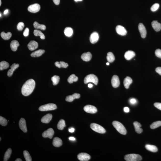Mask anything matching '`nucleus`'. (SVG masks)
I'll use <instances>...</instances> for the list:
<instances>
[{"mask_svg": "<svg viewBox=\"0 0 161 161\" xmlns=\"http://www.w3.org/2000/svg\"><path fill=\"white\" fill-rule=\"evenodd\" d=\"M35 86V82L34 80L31 79L27 80L22 86V94L25 96L30 95L34 91Z\"/></svg>", "mask_w": 161, "mask_h": 161, "instance_id": "nucleus-1", "label": "nucleus"}, {"mask_svg": "<svg viewBox=\"0 0 161 161\" xmlns=\"http://www.w3.org/2000/svg\"><path fill=\"white\" fill-rule=\"evenodd\" d=\"M114 127L120 134L125 135L127 134V130L123 125L120 122L115 121L112 123Z\"/></svg>", "mask_w": 161, "mask_h": 161, "instance_id": "nucleus-2", "label": "nucleus"}, {"mask_svg": "<svg viewBox=\"0 0 161 161\" xmlns=\"http://www.w3.org/2000/svg\"><path fill=\"white\" fill-rule=\"evenodd\" d=\"M92 82L94 83L95 85H97L98 83V79L95 75L90 74L86 76L84 78V84Z\"/></svg>", "mask_w": 161, "mask_h": 161, "instance_id": "nucleus-3", "label": "nucleus"}, {"mask_svg": "<svg viewBox=\"0 0 161 161\" xmlns=\"http://www.w3.org/2000/svg\"><path fill=\"white\" fill-rule=\"evenodd\" d=\"M124 159L127 161H140L142 160L141 155L136 154H130L124 157Z\"/></svg>", "mask_w": 161, "mask_h": 161, "instance_id": "nucleus-4", "label": "nucleus"}, {"mask_svg": "<svg viewBox=\"0 0 161 161\" xmlns=\"http://www.w3.org/2000/svg\"><path fill=\"white\" fill-rule=\"evenodd\" d=\"M57 108V106L55 104L49 103L42 105L39 108V110L43 111L55 110Z\"/></svg>", "mask_w": 161, "mask_h": 161, "instance_id": "nucleus-5", "label": "nucleus"}, {"mask_svg": "<svg viewBox=\"0 0 161 161\" xmlns=\"http://www.w3.org/2000/svg\"><path fill=\"white\" fill-rule=\"evenodd\" d=\"M90 127L94 131L100 134H103L106 132V130L103 127L96 123H91Z\"/></svg>", "mask_w": 161, "mask_h": 161, "instance_id": "nucleus-6", "label": "nucleus"}, {"mask_svg": "<svg viewBox=\"0 0 161 161\" xmlns=\"http://www.w3.org/2000/svg\"><path fill=\"white\" fill-rule=\"evenodd\" d=\"M40 6L38 4L35 3L30 5L28 8V10L31 13H36L40 11Z\"/></svg>", "mask_w": 161, "mask_h": 161, "instance_id": "nucleus-7", "label": "nucleus"}, {"mask_svg": "<svg viewBox=\"0 0 161 161\" xmlns=\"http://www.w3.org/2000/svg\"><path fill=\"white\" fill-rule=\"evenodd\" d=\"M84 111L87 113L94 114L97 111V108L92 105H86L84 108Z\"/></svg>", "mask_w": 161, "mask_h": 161, "instance_id": "nucleus-8", "label": "nucleus"}, {"mask_svg": "<svg viewBox=\"0 0 161 161\" xmlns=\"http://www.w3.org/2000/svg\"><path fill=\"white\" fill-rule=\"evenodd\" d=\"M54 133V132L53 129L50 128L42 133V136L44 138H48L51 139L53 137Z\"/></svg>", "mask_w": 161, "mask_h": 161, "instance_id": "nucleus-9", "label": "nucleus"}, {"mask_svg": "<svg viewBox=\"0 0 161 161\" xmlns=\"http://www.w3.org/2000/svg\"><path fill=\"white\" fill-rule=\"evenodd\" d=\"M77 158L80 161H87L91 159V156L86 153H81L78 155Z\"/></svg>", "mask_w": 161, "mask_h": 161, "instance_id": "nucleus-10", "label": "nucleus"}, {"mask_svg": "<svg viewBox=\"0 0 161 161\" xmlns=\"http://www.w3.org/2000/svg\"><path fill=\"white\" fill-rule=\"evenodd\" d=\"M138 28L141 37L143 38H145L147 34V30L145 26L143 24L140 23L138 25Z\"/></svg>", "mask_w": 161, "mask_h": 161, "instance_id": "nucleus-11", "label": "nucleus"}, {"mask_svg": "<svg viewBox=\"0 0 161 161\" xmlns=\"http://www.w3.org/2000/svg\"><path fill=\"white\" fill-rule=\"evenodd\" d=\"M111 82L112 86L113 87L116 88L118 87L120 84L118 76L117 75H114L112 78Z\"/></svg>", "mask_w": 161, "mask_h": 161, "instance_id": "nucleus-12", "label": "nucleus"}, {"mask_svg": "<svg viewBox=\"0 0 161 161\" xmlns=\"http://www.w3.org/2000/svg\"><path fill=\"white\" fill-rule=\"evenodd\" d=\"M19 128L24 132L26 133L27 131V129L26 127V122L25 119L22 118L20 119L19 122Z\"/></svg>", "mask_w": 161, "mask_h": 161, "instance_id": "nucleus-13", "label": "nucleus"}, {"mask_svg": "<svg viewBox=\"0 0 161 161\" xmlns=\"http://www.w3.org/2000/svg\"><path fill=\"white\" fill-rule=\"evenodd\" d=\"M116 31L118 34L121 36L125 35L127 33L126 29L123 26L118 25L116 26Z\"/></svg>", "mask_w": 161, "mask_h": 161, "instance_id": "nucleus-14", "label": "nucleus"}, {"mask_svg": "<svg viewBox=\"0 0 161 161\" xmlns=\"http://www.w3.org/2000/svg\"><path fill=\"white\" fill-rule=\"evenodd\" d=\"M99 39V35L96 32H94L90 36V42L92 44H95L97 42Z\"/></svg>", "mask_w": 161, "mask_h": 161, "instance_id": "nucleus-15", "label": "nucleus"}, {"mask_svg": "<svg viewBox=\"0 0 161 161\" xmlns=\"http://www.w3.org/2000/svg\"><path fill=\"white\" fill-rule=\"evenodd\" d=\"M80 97V94L77 93H74L72 95H70L67 96L66 98V101L67 102H73L75 99H78Z\"/></svg>", "mask_w": 161, "mask_h": 161, "instance_id": "nucleus-16", "label": "nucleus"}, {"mask_svg": "<svg viewBox=\"0 0 161 161\" xmlns=\"http://www.w3.org/2000/svg\"><path fill=\"white\" fill-rule=\"evenodd\" d=\"M38 43L34 41H31L28 44L27 47L29 50L33 51L38 48Z\"/></svg>", "mask_w": 161, "mask_h": 161, "instance_id": "nucleus-17", "label": "nucleus"}, {"mask_svg": "<svg viewBox=\"0 0 161 161\" xmlns=\"http://www.w3.org/2000/svg\"><path fill=\"white\" fill-rule=\"evenodd\" d=\"M92 57V55L90 52L83 53L81 56V59L85 62L89 61L91 59Z\"/></svg>", "mask_w": 161, "mask_h": 161, "instance_id": "nucleus-18", "label": "nucleus"}, {"mask_svg": "<svg viewBox=\"0 0 161 161\" xmlns=\"http://www.w3.org/2000/svg\"><path fill=\"white\" fill-rule=\"evenodd\" d=\"M135 54L134 51H129L125 53L124 55V57L127 60H130L135 56Z\"/></svg>", "mask_w": 161, "mask_h": 161, "instance_id": "nucleus-19", "label": "nucleus"}, {"mask_svg": "<svg viewBox=\"0 0 161 161\" xmlns=\"http://www.w3.org/2000/svg\"><path fill=\"white\" fill-rule=\"evenodd\" d=\"M52 118V115L51 114H48L43 117L41 121L42 123H48L50 122Z\"/></svg>", "mask_w": 161, "mask_h": 161, "instance_id": "nucleus-20", "label": "nucleus"}, {"mask_svg": "<svg viewBox=\"0 0 161 161\" xmlns=\"http://www.w3.org/2000/svg\"><path fill=\"white\" fill-rule=\"evenodd\" d=\"M152 26L155 31H159L161 29V24L157 21H153L152 23Z\"/></svg>", "mask_w": 161, "mask_h": 161, "instance_id": "nucleus-21", "label": "nucleus"}, {"mask_svg": "<svg viewBox=\"0 0 161 161\" xmlns=\"http://www.w3.org/2000/svg\"><path fill=\"white\" fill-rule=\"evenodd\" d=\"M19 64L14 63L11 66V69H10L8 72L7 75L9 77H10L13 75V72L18 67H19Z\"/></svg>", "mask_w": 161, "mask_h": 161, "instance_id": "nucleus-22", "label": "nucleus"}, {"mask_svg": "<svg viewBox=\"0 0 161 161\" xmlns=\"http://www.w3.org/2000/svg\"><path fill=\"white\" fill-rule=\"evenodd\" d=\"M53 144L55 147H59L62 145V141L60 138L58 137H55L54 139Z\"/></svg>", "mask_w": 161, "mask_h": 161, "instance_id": "nucleus-23", "label": "nucleus"}, {"mask_svg": "<svg viewBox=\"0 0 161 161\" xmlns=\"http://www.w3.org/2000/svg\"><path fill=\"white\" fill-rule=\"evenodd\" d=\"M133 80L131 78L127 76L123 80V84L126 89L129 88L130 84L132 83Z\"/></svg>", "mask_w": 161, "mask_h": 161, "instance_id": "nucleus-24", "label": "nucleus"}, {"mask_svg": "<svg viewBox=\"0 0 161 161\" xmlns=\"http://www.w3.org/2000/svg\"><path fill=\"white\" fill-rule=\"evenodd\" d=\"M134 125L136 132L138 134H140L142 133L143 129L141 128V125L138 122L135 121L134 122Z\"/></svg>", "mask_w": 161, "mask_h": 161, "instance_id": "nucleus-25", "label": "nucleus"}, {"mask_svg": "<svg viewBox=\"0 0 161 161\" xmlns=\"http://www.w3.org/2000/svg\"><path fill=\"white\" fill-rule=\"evenodd\" d=\"M19 45L18 41L16 40L12 41L10 44V47L12 51H15L17 50L18 47Z\"/></svg>", "mask_w": 161, "mask_h": 161, "instance_id": "nucleus-26", "label": "nucleus"}, {"mask_svg": "<svg viewBox=\"0 0 161 161\" xmlns=\"http://www.w3.org/2000/svg\"><path fill=\"white\" fill-rule=\"evenodd\" d=\"M45 52V51L44 50H38L35 51L32 53L30 55L32 57H38L41 56Z\"/></svg>", "mask_w": 161, "mask_h": 161, "instance_id": "nucleus-27", "label": "nucleus"}, {"mask_svg": "<svg viewBox=\"0 0 161 161\" xmlns=\"http://www.w3.org/2000/svg\"><path fill=\"white\" fill-rule=\"evenodd\" d=\"M145 147L147 149L151 152H155L158 151L157 148L154 145L147 144L145 145Z\"/></svg>", "mask_w": 161, "mask_h": 161, "instance_id": "nucleus-28", "label": "nucleus"}, {"mask_svg": "<svg viewBox=\"0 0 161 161\" xmlns=\"http://www.w3.org/2000/svg\"><path fill=\"white\" fill-rule=\"evenodd\" d=\"M65 35L67 37H70L73 34V30L71 27H66L64 30Z\"/></svg>", "mask_w": 161, "mask_h": 161, "instance_id": "nucleus-29", "label": "nucleus"}, {"mask_svg": "<svg viewBox=\"0 0 161 161\" xmlns=\"http://www.w3.org/2000/svg\"><path fill=\"white\" fill-rule=\"evenodd\" d=\"M55 66L59 68L63 67L64 68H67L68 65L67 63L61 61L60 62H55Z\"/></svg>", "mask_w": 161, "mask_h": 161, "instance_id": "nucleus-30", "label": "nucleus"}, {"mask_svg": "<svg viewBox=\"0 0 161 161\" xmlns=\"http://www.w3.org/2000/svg\"><path fill=\"white\" fill-rule=\"evenodd\" d=\"M1 36L3 39L8 40L10 39L12 36V34L10 32L6 33L4 32H2L1 34Z\"/></svg>", "mask_w": 161, "mask_h": 161, "instance_id": "nucleus-31", "label": "nucleus"}, {"mask_svg": "<svg viewBox=\"0 0 161 161\" xmlns=\"http://www.w3.org/2000/svg\"><path fill=\"white\" fill-rule=\"evenodd\" d=\"M9 66V65L8 62L5 61H2L0 63V70H2L7 69Z\"/></svg>", "mask_w": 161, "mask_h": 161, "instance_id": "nucleus-32", "label": "nucleus"}, {"mask_svg": "<svg viewBox=\"0 0 161 161\" xmlns=\"http://www.w3.org/2000/svg\"><path fill=\"white\" fill-rule=\"evenodd\" d=\"M78 78L75 75L73 74L69 76L67 79V81L70 84H71L73 82L77 81L78 80Z\"/></svg>", "mask_w": 161, "mask_h": 161, "instance_id": "nucleus-33", "label": "nucleus"}, {"mask_svg": "<svg viewBox=\"0 0 161 161\" xmlns=\"http://www.w3.org/2000/svg\"><path fill=\"white\" fill-rule=\"evenodd\" d=\"M34 26L35 28L36 29H40L42 30H45L46 28V27L45 25L39 24L36 22H34Z\"/></svg>", "mask_w": 161, "mask_h": 161, "instance_id": "nucleus-34", "label": "nucleus"}, {"mask_svg": "<svg viewBox=\"0 0 161 161\" xmlns=\"http://www.w3.org/2000/svg\"><path fill=\"white\" fill-rule=\"evenodd\" d=\"M66 127V123L65 120L61 119L59 121L57 125L58 129L62 130H63L64 128Z\"/></svg>", "mask_w": 161, "mask_h": 161, "instance_id": "nucleus-35", "label": "nucleus"}, {"mask_svg": "<svg viewBox=\"0 0 161 161\" xmlns=\"http://www.w3.org/2000/svg\"><path fill=\"white\" fill-rule=\"evenodd\" d=\"M107 59L108 62L110 63H112L114 61L115 58L113 53L112 52H109L107 54Z\"/></svg>", "mask_w": 161, "mask_h": 161, "instance_id": "nucleus-36", "label": "nucleus"}, {"mask_svg": "<svg viewBox=\"0 0 161 161\" xmlns=\"http://www.w3.org/2000/svg\"><path fill=\"white\" fill-rule=\"evenodd\" d=\"M12 153V150L11 148H9L7 150L4 156V161H7L10 158Z\"/></svg>", "mask_w": 161, "mask_h": 161, "instance_id": "nucleus-37", "label": "nucleus"}, {"mask_svg": "<svg viewBox=\"0 0 161 161\" xmlns=\"http://www.w3.org/2000/svg\"><path fill=\"white\" fill-rule=\"evenodd\" d=\"M34 33L35 36H40V38L41 39H45V35H44L40 31V30H34Z\"/></svg>", "mask_w": 161, "mask_h": 161, "instance_id": "nucleus-38", "label": "nucleus"}, {"mask_svg": "<svg viewBox=\"0 0 161 161\" xmlns=\"http://www.w3.org/2000/svg\"><path fill=\"white\" fill-rule=\"evenodd\" d=\"M51 80L53 82V85H56L59 82L60 77L59 76H54L51 78Z\"/></svg>", "mask_w": 161, "mask_h": 161, "instance_id": "nucleus-39", "label": "nucleus"}, {"mask_svg": "<svg viewBox=\"0 0 161 161\" xmlns=\"http://www.w3.org/2000/svg\"><path fill=\"white\" fill-rule=\"evenodd\" d=\"M23 155L26 161H32V158L29 152L25 150L23 152Z\"/></svg>", "mask_w": 161, "mask_h": 161, "instance_id": "nucleus-40", "label": "nucleus"}, {"mask_svg": "<svg viewBox=\"0 0 161 161\" xmlns=\"http://www.w3.org/2000/svg\"><path fill=\"white\" fill-rule=\"evenodd\" d=\"M161 126V121H158L152 123L150 126V128L154 129Z\"/></svg>", "mask_w": 161, "mask_h": 161, "instance_id": "nucleus-41", "label": "nucleus"}, {"mask_svg": "<svg viewBox=\"0 0 161 161\" xmlns=\"http://www.w3.org/2000/svg\"><path fill=\"white\" fill-rule=\"evenodd\" d=\"M8 121L6 119L0 116V124L1 125L5 126L7 124Z\"/></svg>", "mask_w": 161, "mask_h": 161, "instance_id": "nucleus-42", "label": "nucleus"}, {"mask_svg": "<svg viewBox=\"0 0 161 161\" xmlns=\"http://www.w3.org/2000/svg\"><path fill=\"white\" fill-rule=\"evenodd\" d=\"M159 5L158 3H155L153 5L151 8V10L153 12L156 11L159 9Z\"/></svg>", "mask_w": 161, "mask_h": 161, "instance_id": "nucleus-43", "label": "nucleus"}, {"mask_svg": "<svg viewBox=\"0 0 161 161\" xmlns=\"http://www.w3.org/2000/svg\"><path fill=\"white\" fill-rule=\"evenodd\" d=\"M25 25L23 22H20L18 24L17 26V28L18 30L21 31L23 29Z\"/></svg>", "mask_w": 161, "mask_h": 161, "instance_id": "nucleus-44", "label": "nucleus"}, {"mask_svg": "<svg viewBox=\"0 0 161 161\" xmlns=\"http://www.w3.org/2000/svg\"><path fill=\"white\" fill-rule=\"evenodd\" d=\"M155 54L157 57L161 59V50L158 49L155 51Z\"/></svg>", "mask_w": 161, "mask_h": 161, "instance_id": "nucleus-45", "label": "nucleus"}, {"mask_svg": "<svg viewBox=\"0 0 161 161\" xmlns=\"http://www.w3.org/2000/svg\"><path fill=\"white\" fill-rule=\"evenodd\" d=\"M129 102L132 105H135L137 103V101L135 98H131Z\"/></svg>", "mask_w": 161, "mask_h": 161, "instance_id": "nucleus-46", "label": "nucleus"}, {"mask_svg": "<svg viewBox=\"0 0 161 161\" xmlns=\"http://www.w3.org/2000/svg\"><path fill=\"white\" fill-rule=\"evenodd\" d=\"M154 106L158 109L161 110V103L156 102L154 104Z\"/></svg>", "mask_w": 161, "mask_h": 161, "instance_id": "nucleus-47", "label": "nucleus"}, {"mask_svg": "<svg viewBox=\"0 0 161 161\" xmlns=\"http://www.w3.org/2000/svg\"><path fill=\"white\" fill-rule=\"evenodd\" d=\"M29 34V29L27 27L25 29L24 31L23 32V35L25 37H27L28 36Z\"/></svg>", "mask_w": 161, "mask_h": 161, "instance_id": "nucleus-48", "label": "nucleus"}, {"mask_svg": "<svg viewBox=\"0 0 161 161\" xmlns=\"http://www.w3.org/2000/svg\"><path fill=\"white\" fill-rule=\"evenodd\" d=\"M155 71L157 73H159L160 75L161 76V67H159L156 68L155 69Z\"/></svg>", "mask_w": 161, "mask_h": 161, "instance_id": "nucleus-49", "label": "nucleus"}, {"mask_svg": "<svg viewBox=\"0 0 161 161\" xmlns=\"http://www.w3.org/2000/svg\"><path fill=\"white\" fill-rule=\"evenodd\" d=\"M55 5H59L60 2V0H53Z\"/></svg>", "mask_w": 161, "mask_h": 161, "instance_id": "nucleus-50", "label": "nucleus"}, {"mask_svg": "<svg viewBox=\"0 0 161 161\" xmlns=\"http://www.w3.org/2000/svg\"><path fill=\"white\" fill-rule=\"evenodd\" d=\"M123 110H124V112L126 113H128L130 111L129 108L127 107H125L123 109Z\"/></svg>", "mask_w": 161, "mask_h": 161, "instance_id": "nucleus-51", "label": "nucleus"}, {"mask_svg": "<svg viewBox=\"0 0 161 161\" xmlns=\"http://www.w3.org/2000/svg\"><path fill=\"white\" fill-rule=\"evenodd\" d=\"M69 131L71 133L74 132L75 131L74 129L73 128H71L69 129Z\"/></svg>", "mask_w": 161, "mask_h": 161, "instance_id": "nucleus-52", "label": "nucleus"}, {"mask_svg": "<svg viewBox=\"0 0 161 161\" xmlns=\"http://www.w3.org/2000/svg\"><path fill=\"white\" fill-rule=\"evenodd\" d=\"M69 139L71 141H74L76 140V139L74 137H70L69 138Z\"/></svg>", "mask_w": 161, "mask_h": 161, "instance_id": "nucleus-53", "label": "nucleus"}, {"mask_svg": "<svg viewBox=\"0 0 161 161\" xmlns=\"http://www.w3.org/2000/svg\"><path fill=\"white\" fill-rule=\"evenodd\" d=\"M9 13V10L8 9H6L4 12L3 14L4 15H6Z\"/></svg>", "mask_w": 161, "mask_h": 161, "instance_id": "nucleus-54", "label": "nucleus"}, {"mask_svg": "<svg viewBox=\"0 0 161 161\" xmlns=\"http://www.w3.org/2000/svg\"><path fill=\"white\" fill-rule=\"evenodd\" d=\"M93 84H88V87H89V88H92V87H93Z\"/></svg>", "mask_w": 161, "mask_h": 161, "instance_id": "nucleus-55", "label": "nucleus"}, {"mask_svg": "<svg viewBox=\"0 0 161 161\" xmlns=\"http://www.w3.org/2000/svg\"><path fill=\"white\" fill-rule=\"evenodd\" d=\"M15 161H22V160L21 159H19V158H18V159H16Z\"/></svg>", "mask_w": 161, "mask_h": 161, "instance_id": "nucleus-56", "label": "nucleus"}, {"mask_svg": "<svg viewBox=\"0 0 161 161\" xmlns=\"http://www.w3.org/2000/svg\"><path fill=\"white\" fill-rule=\"evenodd\" d=\"M74 0L76 2H78V1H81L83 0Z\"/></svg>", "mask_w": 161, "mask_h": 161, "instance_id": "nucleus-57", "label": "nucleus"}, {"mask_svg": "<svg viewBox=\"0 0 161 161\" xmlns=\"http://www.w3.org/2000/svg\"><path fill=\"white\" fill-rule=\"evenodd\" d=\"M106 64L107 65V66H109V62H107V63Z\"/></svg>", "mask_w": 161, "mask_h": 161, "instance_id": "nucleus-58", "label": "nucleus"}, {"mask_svg": "<svg viewBox=\"0 0 161 161\" xmlns=\"http://www.w3.org/2000/svg\"><path fill=\"white\" fill-rule=\"evenodd\" d=\"M1 3H2V2H1V0H0V6H1Z\"/></svg>", "mask_w": 161, "mask_h": 161, "instance_id": "nucleus-59", "label": "nucleus"}, {"mask_svg": "<svg viewBox=\"0 0 161 161\" xmlns=\"http://www.w3.org/2000/svg\"><path fill=\"white\" fill-rule=\"evenodd\" d=\"M0 17H1V16H2V15L1 14V13H0Z\"/></svg>", "mask_w": 161, "mask_h": 161, "instance_id": "nucleus-60", "label": "nucleus"}, {"mask_svg": "<svg viewBox=\"0 0 161 161\" xmlns=\"http://www.w3.org/2000/svg\"><path fill=\"white\" fill-rule=\"evenodd\" d=\"M0 141H1V137H0Z\"/></svg>", "mask_w": 161, "mask_h": 161, "instance_id": "nucleus-61", "label": "nucleus"}]
</instances>
